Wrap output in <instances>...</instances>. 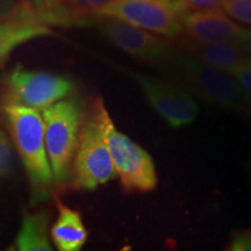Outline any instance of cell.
<instances>
[{
    "label": "cell",
    "mask_w": 251,
    "mask_h": 251,
    "mask_svg": "<svg viewBox=\"0 0 251 251\" xmlns=\"http://www.w3.org/2000/svg\"><path fill=\"white\" fill-rule=\"evenodd\" d=\"M93 115L101 127L122 188L126 192H150L155 190L158 180L151 156L115 127L101 99L94 103Z\"/></svg>",
    "instance_id": "cell-3"
},
{
    "label": "cell",
    "mask_w": 251,
    "mask_h": 251,
    "mask_svg": "<svg viewBox=\"0 0 251 251\" xmlns=\"http://www.w3.org/2000/svg\"><path fill=\"white\" fill-rule=\"evenodd\" d=\"M31 7L42 17L47 24H72L75 23L68 12L62 7L59 0H30Z\"/></svg>",
    "instance_id": "cell-15"
},
{
    "label": "cell",
    "mask_w": 251,
    "mask_h": 251,
    "mask_svg": "<svg viewBox=\"0 0 251 251\" xmlns=\"http://www.w3.org/2000/svg\"><path fill=\"white\" fill-rule=\"evenodd\" d=\"M14 249L19 251H51L49 218L46 213H25Z\"/></svg>",
    "instance_id": "cell-14"
},
{
    "label": "cell",
    "mask_w": 251,
    "mask_h": 251,
    "mask_svg": "<svg viewBox=\"0 0 251 251\" xmlns=\"http://www.w3.org/2000/svg\"><path fill=\"white\" fill-rule=\"evenodd\" d=\"M13 165V152L7 135L0 128V176L7 175Z\"/></svg>",
    "instance_id": "cell-18"
},
{
    "label": "cell",
    "mask_w": 251,
    "mask_h": 251,
    "mask_svg": "<svg viewBox=\"0 0 251 251\" xmlns=\"http://www.w3.org/2000/svg\"><path fill=\"white\" fill-rule=\"evenodd\" d=\"M45 143L56 186L69 180L78 146L81 109L74 99L59 100L42 111Z\"/></svg>",
    "instance_id": "cell-4"
},
{
    "label": "cell",
    "mask_w": 251,
    "mask_h": 251,
    "mask_svg": "<svg viewBox=\"0 0 251 251\" xmlns=\"http://www.w3.org/2000/svg\"><path fill=\"white\" fill-rule=\"evenodd\" d=\"M181 26L187 43H237L243 30L221 7L184 12Z\"/></svg>",
    "instance_id": "cell-10"
},
{
    "label": "cell",
    "mask_w": 251,
    "mask_h": 251,
    "mask_svg": "<svg viewBox=\"0 0 251 251\" xmlns=\"http://www.w3.org/2000/svg\"><path fill=\"white\" fill-rule=\"evenodd\" d=\"M100 30L113 45L140 61L163 65L175 54L170 43L162 36L117 19L105 18Z\"/></svg>",
    "instance_id": "cell-9"
},
{
    "label": "cell",
    "mask_w": 251,
    "mask_h": 251,
    "mask_svg": "<svg viewBox=\"0 0 251 251\" xmlns=\"http://www.w3.org/2000/svg\"><path fill=\"white\" fill-rule=\"evenodd\" d=\"M7 9V1H6V0H0V18H4L8 14Z\"/></svg>",
    "instance_id": "cell-23"
},
{
    "label": "cell",
    "mask_w": 251,
    "mask_h": 251,
    "mask_svg": "<svg viewBox=\"0 0 251 251\" xmlns=\"http://www.w3.org/2000/svg\"><path fill=\"white\" fill-rule=\"evenodd\" d=\"M74 85L65 77L17 68L7 78V99L12 105L43 111L67 98Z\"/></svg>",
    "instance_id": "cell-8"
},
{
    "label": "cell",
    "mask_w": 251,
    "mask_h": 251,
    "mask_svg": "<svg viewBox=\"0 0 251 251\" xmlns=\"http://www.w3.org/2000/svg\"><path fill=\"white\" fill-rule=\"evenodd\" d=\"M150 106L170 127L179 128L196 120L199 107L194 97L175 80L131 72Z\"/></svg>",
    "instance_id": "cell-7"
},
{
    "label": "cell",
    "mask_w": 251,
    "mask_h": 251,
    "mask_svg": "<svg viewBox=\"0 0 251 251\" xmlns=\"http://www.w3.org/2000/svg\"><path fill=\"white\" fill-rule=\"evenodd\" d=\"M62 7L68 12L75 24L85 19L87 15H94L102 6L113 0H59Z\"/></svg>",
    "instance_id": "cell-16"
},
{
    "label": "cell",
    "mask_w": 251,
    "mask_h": 251,
    "mask_svg": "<svg viewBox=\"0 0 251 251\" xmlns=\"http://www.w3.org/2000/svg\"><path fill=\"white\" fill-rule=\"evenodd\" d=\"M4 111L29 179L31 201H46L55 184L46 149L42 114L37 109L12 103L5 106Z\"/></svg>",
    "instance_id": "cell-1"
},
{
    "label": "cell",
    "mask_w": 251,
    "mask_h": 251,
    "mask_svg": "<svg viewBox=\"0 0 251 251\" xmlns=\"http://www.w3.org/2000/svg\"><path fill=\"white\" fill-rule=\"evenodd\" d=\"M183 13L175 0H113L94 15L117 19L164 39H175L183 34Z\"/></svg>",
    "instance_id": "cell-5"
},
{
    "label": "cell",
    "mask_w": 251,
    "mask_h": 251,
    "mask_svg": "<svg viewBox=\"0 0 251 251\" xmlns=\"http://www.w3.org/2000/svg\"><path fill=\"white\" fill-rule=\"evenodd\" d=\"M227 250L251 251V229H249V230L234 231Z\"/></svg>",
    "instance_id": "cell-20"
},
{
    "label": "cell",
    "mask_w": 251,
    "mask_h": 251,
    "mask_svg": "<svg viewBox=\"0 0 251 251\" xmlns=\"http://www.w3.org/2000/svg\"><path fill=\"white\" fill-rule=\"evenodd\" d=\"M185 54L230 75H234L249 59L236 42L187 43Z\"/></svg>",
    "instance_id": "cell-12"
},
{
    "label": "cell",
    "mask_w": 251,
    "mask_h": 251,
    "mask_svg": "<svg viewBox=\"0 0 251 251\" xmlns=\"http://www.w3.org/2000/svg\"><path fill=\"white\" fill-rule=\"evenodd\" d=\"M162 67L193 97L215 107L235 109L247 99L233 75L207 65L185 52H175Z\"/></svg>",
    "instance_id": "cell-2"
},
{
    "label": "cell",
    "mask_w": 251,
    "mask_h": 251,
    "mask_svg": "<svg viewBox=\"0 0 251 251\" xmlns=\"http://www.w3.org/2000/svg\"><path fill=\"white\" fill-rule=\"evenodd\" d=\"M238 45L246 52L248 58L251 59V28H244L241 34L240 39H238Z\"/></svg>",
    "instance_id": "cell-22"
},
{
    "label": "cell",
    "mask_w": 251,
    "mask_h": 251,
    "mask_svg": "<svg viewBox=\"0 0 251 251\" xmlns=\"http://www.w3.org/2000/svg\"><path fill=\"white\" fill-rule=\"evenodd\" d=\"M51 34L48 24L33 7L21 8L0 18V63L19 46Z\"/></svg>",
    "instance_id": "cell-11"
},
{
    "label": "cell",
    "mask_w": 251,
    "mask_h": 251,
    "mask_svg": "<svg viewBox=\"0 0 251 251\" xmlns=\"http://www.w3.org/2000/svg\"><path fill=\"white\" fill-rule=\"evenodd\" d=\"M183 8L184 12L203 11L221 7L224 0H175Z\"/></svg>",
    "instance_id": "cell-19"
},
{
    "label": "cell",
    "mask_w": 251,
    "mask_h": 251,
    "mask_svg": "<svg viewBox=\"0 0 251 251\" xmlns=\"http://www.w3.org/2000/svg\"><path fill=\"white\" fill-rule=\"evenodd\" d=\"M58 216L50 237L59 251H79L87 241V230L79 212L57 202Z\"/></svg>",
    "instance_id": "cell-13"
},
{
    "label": "cell",
    "mask_w": 251,
    "mask_h": 251,
    "mask_svg": "<svg viewBox=\"0 0 251 251\" xmlns=\"http://www.w3.org/2000/svg\"><path fill=\"white\" fill-rule=\"evenodd\" d=\"M221 8L234 20L251 25V0H224Z\"/></svg>",
    "instance_id": "cell-17"
},
{
    "label": "cell",
    "mask_w": 251,
    "mask_h": 251,
    "mask_svg": "<svg viewBox=\"0 0 251 251\" xmlns=\"http://www.w3.org/2000/svg\"><path fill=\"white\" fill-rule=\"evenodd\" d=\"M75 155L72 186L76 190L93 191L117 177L101 127L93 114L81 124Z\"/></svg>",
    "instance_id": "cell-6"
},
{
    "label": "cell",
    "mask_w": 251,
    "mask_h": 251,
    "mask_svg": "<svg viewBox=\"0 0 251 251\" xmlns=\"http://www.w3.org/2000/svg\"><path fill=\"white\" fill-rule=\"evenodd\" d=\"M233 76L242 87L247 98L251 100V59H248Z\"/></svg>",
    "instance_id": "cell-21"
}]
</instances>
